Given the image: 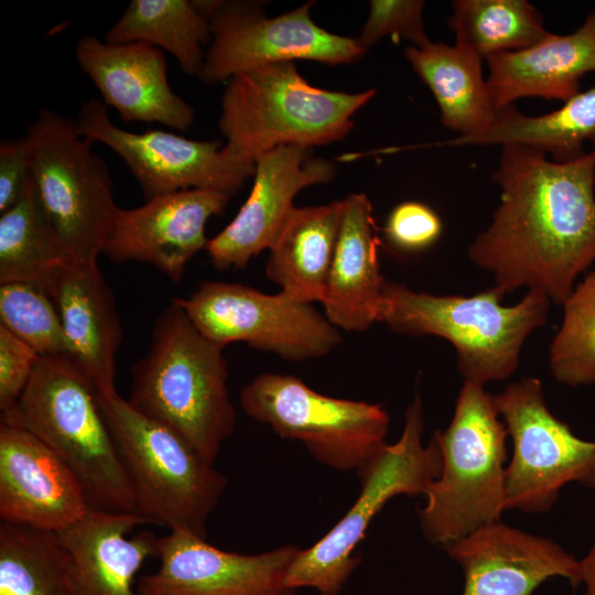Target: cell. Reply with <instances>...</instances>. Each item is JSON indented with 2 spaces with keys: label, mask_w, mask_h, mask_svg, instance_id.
<instances>
[{
  "label": "cell",
  "mask_w": 595,
  "mask_h": 595,
  "mask_svg": "<svg viewBox=\"0 0 595 595\" xmlns=\"http://www.w3.org/2000/svg\"><path fill=\"white\" fill-rule=\"evenodd\" d=\"M0 595H77L72 556L57 532L1 521Z\"/></svg>",
  "instance_id": "cell-30"
},
{
  "label": "cell",
  "mask_w": 595,
  "mask_h": 595,
  "mask_svg": "<svg viewBox=\"0 0 595 595\" xmlns=\"http://www.w3.org/2000/svg\"><path fill=\"white\" fill-rule=\"evenodd\" d=\"M131 370L130 405L178 433L214 464L237 416L223 348L171 299L155 318L149 351Z\"/></svg>",
  "instance_id": "cell-2"
},
{
  "label": "cell",
  "mask_w": 595,
  "mask_h": 595,
  "mask_svg": "<svg viewBox=\"0 0 595 595\" xmlns=\"http://www.w3.org/2000/svg\"><path fill=\"white\" fill-rule=\"evenodd\" d=\"M74 472L26 429L0 422V519L61 532L88 511Z\"/></svg>",
  "instance_id": "cell-18"
},
{
  "label": "cell",
  "mask_w": 595,
  "mask_h": 595,
  "mask_svg": "<svg viewBox=\"0 0 595 595\" xmlns=\"http://www.w3.org/2000/svg\"><path fill=\"white\" fill-rule=\"evenodd\" d=\"M75 261L28 182L20 201L0 215V283L24 282L46 293L54 278Z\"/></svg>",
  "instance_id": "cell-28"
},
{
  "label": "cell",
  "mask_w": 595,
  "mask_h": 595,
  "mask_svg": "<svg viewBox=\"0 0 595 595\" xmlns=\"http://www.w3.org/2000/svg\"><path fill=\"white\" fill-rule=\"evenodd\" d=\"M439 215L420 202H403L388 216L385 234L399 250L415 252L431 247L442 234Z\"/></svg>",
  "instance_id": "cell-35"
},
{
  "label": "cell",
  "mask_w": 595,
  "mask_h": 595,
  "mask_svg": "<svg viewBox=\"0 0 595 595\" xmlns=\"http://www.w3.org/2000/svg\"><path fill=\"white\" fill-rule=\"evenodd\" d=\"M210 23L212 42L198 78L206 85L227 82L252 68L294 60L329 65L364 55L357 39L337 35L313 22L307 2L267 18L260 4L241 1H198Z\"/></svg>",
  "instance_id": "cell-13"
},
{
  "label": "cell",
  "mask_w": 595,
  "mask_h": 595,
  "mask_svg": "<svg viewBox=\"0 0 595 595\" xmlns=\"http://www.w3.org/2000/svg\"><path fill=\"white\" fill-rule=\"evenodd\" d=\"M464 572L462 595H532L545 580L581 583V565L556 542L501 520L483 526L445 548Z\"/></svg>",
  "instance_id": "cell-19"
},
{
  "label": "cell",
  "mask_w": 595,
  "mask_h": 595,
  "mask_svg": "<svg viewBox=\"0 0 595 595\" xmlns=\"http://www.w3.org/2000/svg\"><path fill=\"white\" fill-rule=\"evenodd\" d=\"M80 133L116 152L139 182L147 201L193 188L237 193L255 174L247 163L218 141H196L163 131H126L109 118L107 106L89 99L76 120Z\"/></svg>",
  "instance_id": "cell-14"
},
{
  "label": "cell",
  "mask_w": 595,
  "mask_h": 595,
  "mask_svg": "<svg viewBox=\"0 0 595 595\" xmlns=\"http://www.w3.org/2000/svg\"><path fill=\"white\" fill-rule=\"evenodd\" d=\"M486 61L487 87L498 110L524 97L565 102L580 93L581 79L595 72V9L570 34L550 33L531 47Z\"/></svg>",
  "instance_id": "cell-23"
},
{
  "label": "cell",
  "mask_w": 595,
  "mask_h": 595,
  "mask_svg": "<svg viewBox=\"0 0 595 595\" xmlns=\"http://www.w3.org/2000/svg\"><path fill=\"white\" fill-rule=\"evenodd\" d=\"M105 42L149 43L171 53L186 75L198 77L212 42L210 23L198 1L132 0L107 32Z\"/></svg>",
  "instance_id": "cell-27"
},
{
  "label": "cell",
  "mask_w": 595,
  "mask_h": 595,
  "mask_svg": "<svg viewBox=\"0 0 595 595\" xmlns=\"http://www.w3.org/2000/svg\"><path fill=\"white\" fill-rule=\"evenodd\" d=\"M505 295L495 285L470 296L435 295L387 281L380 322L398 334L446 339L464 382L484 386L516 372L526 339L548 320L544 293L529 290L510 306Z\"/></svg>",
  "instance_id": "cell-4"
},
{
  "label": "cell",
  "mask_w": 595,
  "mask_h": 595,
  "mask_svg": "<svg viewBox=\"0 0 595 595\" xmlns=\"http://www.w3.org/2000/svg\"><path fill=\"white\" fill-rule=\"evenodd\" d=\"M229 198L220 191L193 188L156 196L136 208L119 207L101 255L113 262L152 264L178 282L187 263L206 249L207 221L224 212Z\"/></svg>",
  "instance_id": "cell-17"
},
{
  "label": "cell",
  "mask_w": 595,
  "mask_h": 595,
  "mask_svg": "<svg viewBox=\"0 0 595 595\" xmlns=\"http://www.w3.org/2000/svg\"><path fill=\"white\" fill-rule=\"evenodd\" d=\"M239 402L249 418L337 470L359 475L386 444L390 418L379 403L328 397L292 375L257 376Z\"/></svg>",
  "instance_id": "cell-10"
},
{
  "label": "cell",
  "mask_w": 595,
  "mask_h": 595,
  "mask_svg": "<svg viewBox=\"0 0 595 595\" xmlns=\"http://www.w3.org/2000/svg\"><path fill=\"white\" fill-rule=\"evenodd\" d=\"M424 1L421 0H372L369 17L357 39L364 50L385 35H398L409 40L413 46L429 44L423 23Z\"/></svg>",
  "instance_id": "cell-34"
},
{
  "label": "cell",
  "mask_w": 595,
  "mask_h": 595,
  "mask_svg": "<svg viewBox=\"0 0 595 595\" xmlns=\"http://www.w3.org/2000/svg\"><path fill=\"white\" fill-rule=\"evenodd\" d=\"M493 397L513 446L506 509L545 512L566 484L595 488V441L580 439L550 411L538 378L523 377Z\"/></svg>",
  "instance_id": "cell-11"
},
{
  "label": "cell",
  "mask_w": 595,
  "mask_h": 595,
  "mask_svg": "<svg viewBox=\"0 0 595 595\" xmlns=\"http://www.w3.org/2000/svg\"><path fill=\"white\" fill-rule=\"evenodd\" d=\"M581 583L585 584V595H595V542L588 553L580 561Z\"/></svg>",
  "instance_id": "cell-38"
},
{
  "label": "cell",
  "mask_w": 595,
  "mask_h": 595,
  "mask_svg": "<svg viewBox=\"0 0 595 595\" xmlns=\"http://www.w3.org/2000/svg\"><path fill=\"white\" fill-rule=\"evenodd\" d=\"M507 435L493 394L484 386L464 382L451 423L433 436L442 468L419 515L431 543L445 549L500 520L507 510Z\"/></svg>",
  "instance_id": "cell-6"
},
{
  "label": "cell",
  "mask_w": 595,
  "mask_h": 595,
  "mask_svg": "<svg viewBox=\"0 0 595 595\" xmlns=\"http://www.w3.org/2000/svg\"><path fill=\"white\" fill-rule=\"evenodd\" d=\"M563 318L549 350L553 378L570 387L595 385V269L563 302Z\"/></svg>",
  "instance_id": "cell-32"
},
{
  "label": "cell",
  "mask_w": 595,
  "mask_h": 595,
  "mask_svg": "<svg viewBox=\"0 0 595 595\" xmlns=\"http://www.w3.org/2000/svg\"><path fill=\"white\" fill-rule=\"evenodd\" d=\"M491 178L500 203L468 258L505 294L524 286L562 305L595 261V154L558 162L508 143Z\"/></svg>",
  "instance_id": "cell-1"
},
{
  "label": "cell",
  "mask_w": 595,
  "mask_h": 595,
  "mask_svg": "<svg viewBox=\"0 0 595 595\" xmlns=\"http://www.w3.org/2000/svg\"><path fill=\"white\" fill-rule=\"evenodd\" d=\"M448 21L455 44L482 60L531 47L549 32L539 11L526 0H456Z\"/></svg>",
  "instance_id": "cell-31"
},
{
  "label": "cell",
  "mask_w": 595,
  "mask_h": 595,
  "mask_svg": "<svg viewBox=\"0 0 595 595\" xmlns=\"http://www.w3.org/2000/svg\"><path fill=\"white\" fill-rule=\"evenodd\" d=\"M336 166L313 155V148L281 145L256 162L252 190L236 217L214 238L206 251L218 270L245 269L251 258L270 249L303 188L331 182Z\"/></svg>",
  "instance_id": "cell-16"
},
{
  "label": "cell",
  "mask_w": 595,
  "mask_h": 595,
  "mask_svg": "<svg viewBox=\"0 0 595 595\" xmlns=\"http://www.w3.org/2000/svg\"><path fill=\"white\" fill-rule=\"evenodd\" d=\"M375 94L322 89L307 83L293 62L267 64L226 82L218 126L225 145L256 165L281 145L313 148L344 138L353 116Z\"/></svg>",
  "instance_id": "cell-5"
},
{
  "label": "cell",
  "mask_w": 595,
  "mask_h": 595,
  "mask_svg": "<svg viewBox=\"0 0 595 595\" xmlns=\"http://www.w3.org/2000/svg\"><path fill=\"white\" fill-rule=\"evenodd\" d=\"M143 523L149 521L139 513L89 509L57 532L72 556L77 595H138L134 575L149 556L156 555L158 545L150 531L128 537Z\"/></svg>",
  "instance_id": "cell-24"
},
{
  "label": "cell",
  "mask_w": 595,
  "mask_h": 595,
  "mask_svg": "<svg viewBox=\"0 0 595 595\" xmlns=\"http://www.w3.org/2000/svg\"><path fill=\"white\" fill-rule=\"evenodd\" d=\"M75 57L100 91L104 104L126 122H159L185 131L194 109L170 87L162 50L144 42L110 44L80 37Z\"/></svg>",
  "instance_id": "cell-20"
},
{
  "label": "cell",
  "mask_w": 595,
  "mask_h": 595,
  "mask_svg": "<svg viewBox=\"0 0 595 595\" xmlns=\"http://www.w3.org/2000/svg\"><path fill=\"white\" fill-rule=\"evenodd\" d=\"M30 175L44 216L78 262H97L119 207L110 173L77 121L41 109L28 127Z\"/></svg>",
  "instance_id": "cell-8"
},
{
  "label": "cell",
  "mask_w": 595,
  "mask_h": 595,
  "mask_svg": "<svg viewBox=\"0 0 595 595\" xmlns=\"http://www.w3.org/2000/svg\"><path fill=\"white\" fill-rule=\"evenodd\" d=\"M1 419L26 429L63 459L91 509L139 513L97 390L69 357H41L17 404Z\"/></svg>",
  "instance_id": "cell-3"
},
{
  "label": "cell",
  "mask_w": 595,
  "mask_h": 595,
  "mask_svg": "<svg viewBox=\"0 0 595 595\" xmlns=\"http://www.w3.org/2000/svg\"><path fill=\"white\" fill-rule=\"evenodd\" d=\"M41 359L25 342L0 325V409L14 408Z\"/></svg>",
  "instance_id": "cell-36"
},
{
  "label": "cell",
  "mask_w": 595,
  "mask_h": 595,
  "mask_svg": "<svg viewBox=\"0 0 595 595\" xmlns=\"http://www.w3.org/2000/svg\"><path fill=\"white\" fill-rule=\"evenodd\" d=\"M0 325L35 349L41 357L67 356L68 346L53 301L35 285L0 284Z\"/></svg>",
  "instance_id": "cell-33"
},
{
  "label": "cell",
  "mask_w": 595,
  "mask_h": 595,
  "mask_svg": "<svg viewBox=\"0 0 595 595\" xmlns=\"http://www.w3.org/2000/svg\"><path fill=\"white\" fill-rule=\"evenodd\" d=\"M343 201L342 221L323 301L338 329L365 332L380 322L387 280L380 273V240L365 194Z\"/></svg>",
  "instance_id": "cell-22"
},
{
  "label": "cell",
  "mask_w": 595,
  "mask_h": 595,
  "mask_svg": "<svg viewBox=\"0 0 595 595\" xmlns=\"http://www.w3.org/2000/svg\"><path fill=\"white\" fill-rule=\"evenodd\" d=\"M301 549L257 554L220 550L204 538L171 531L158 539L159 569L140 577L138 595H295L285 584Z\"/></svg>",
  "instance_id": "cell-15"
},
{
  "label": "cell",
  "mask_w": 595,
  "mask_h": 595,
  "mask_svg": "<svg viewBox=\"0 0 595 595\" xmlns=\"http://www.w3.org/2000/svg\"><path fill=\"white\" fill-rule=\"evenodd\" d=\"M98 394V392H97ZM139 513L171 531L207 536V520L227 478L183 436L140 413L116 391L98 394Z\"/></svg>",
  "instance_id": "cell-7"
},
{
  "label": "cell",
  "mask_w": 595,
  "mask_h": 595,
  "mask_svg": "<svg viewBox=\"0 0 595 595\" xmlns=\"http://www.w3.org/2000/svg\"><path fill=\"white\" fill-rule=\"evenodd\" d=\"M30 175V149L24 138L0 144V214L22 197Z\"/></svg>",
  "instance_id": "cell-37"
},
{
  "label": "cell",
  "mask_w": 595,
  "mask_h": 595,
  "mask_svg": "<svg viewBox=\"0 0 595 595\" xmlns=\"http://www.w3.org/2000/svg\"><path fill=\"white\" fill-rule=\"evenodd\" d=\"M342 214L343 201L295 207L269 249L267 278L295 300L322 302Z\"/></svg>",
  "instance_id": "cell-26"
},
{
  "label": "cell",
  "mask_w": 595,
  "mask_h": 595,
  "mask_svg": "<svg viewBox=\"0 0 595 595\" xmlns=\"http://www.w3.org/2000/svg\"><path fill=\"white\" fill-rule=\"evenodd\" d=\"M404 56L433 94L441 123L458 133L445 144L458 145L494 127L499 110L491 100L478 55L456 44L430 42L407 47Z\"/></svg>",
  "instance_id": "cell-25"
},
{
  "label": "cell",
  "mask_w": 595,
  "mask_h": 595,
  "mask_svg": "<svg viewBox=\"0 0 595 595\" xmlns=\"http://www.w3.org/2000/svg\"><path fill=\"white\" fill-rule=\"evenodd\" d=\"M195 327L224 348L235 342L273 353L285 360L323 357L342 336L312 303L284 292L267 294L251 286L202 281L187 298H172Z\"/></svg>",
  "instance_id": "cell-12"
},
{
  "label": "cell",
  "mask_w": 595,
  "mask_h": 595,
  "mask_svg": "<svg viewBox=\"0 0 595 595\" xmlns=\"http://www.w3.org/2000/svg\"><path fill=\"white\" fill-rule=\"evenodd\" d=\"M46 294L60 315L69 359L98 394L116 392V354L122 328L115 295L97 262L67 266Z\"/></svg>",
  "instance_id": "cell-21"
},
{
  "label": "cell",
  "mask_w": 595,
  "mask_h": 595,
  "mask_svg": "<svg viewBox=\"0 0 595 595\" xmlns=\"http://www.w3.org/2000/svg\"><path fill=\"white\" fill-rule=\"evenodd\" d=\"M589 142L592 143V147H593L591 151H593V153L595 154V133L592 136Z\"/></svg>",
  "instance_id": "cell-39"
},
{
  "label": "cell",
  "mask_w": 595,
  "mask_h": 595,
  "mask_svg": "<svg viewBox=\"0 0 595 595\" xmlns=\"http://www.w3.org/2000/svg\"><path fill=\"white\" fill-rule=\"evenodd\" d=\"M399 440L385 444L359 474L361 490L344 517L315 544L301 550L291 564L285 584L296 591L316 589L339 595L359 564L355 550L372 520L398 495H423L439 477L442 456L434 437L423 444L424 414L421 398L408 407Z\"/></svg>",
  "instance_id": "cell-9"
},
{
  "label": "cell",
  "mask_w": 595,
  "mask_h": 595,
  "mask_svg": "<svg viewBox=\"0 0 595 595\" xmlns=\"http://www.w3.org/2000/svg\"><path fill=\"white\" fill-rule=\"evenodd\" d=\"M595 133V87L580 91L564 105L545 115L527 116L513 105L499 110L491 129L461 145H504L517 143L567 162L585 154L584 144Z\"/></svg>",
  "instance_id": "cell-29"
}]
</instances>
